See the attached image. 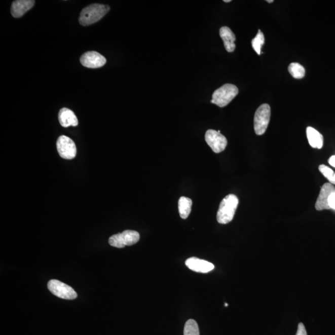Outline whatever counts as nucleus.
Returning a JSON list of instances; mask_svg holds the SVG:
<instances>
[{
  "instance_id": "1",
  "label": "nucleus",
  "mask_w": 335,
  "mask_h": 335,
  "mask_svg": "<svg viewBox=\"0 0 335 335\" xmlns=\"http://www.w3.org/2000/svg\"><path fill=\"white\" fill-rule=\"evenodd\" d=\"M108 5L92 4L85 7L80 13L79 22L82 26H89L99 21L109 12Z\"/></svg>"
},
{
  "instance_id": "2",
  "label": "nucleus",
  "mask_w": 335,
  "mask_h": 335,
  "mask_svg": "<svg viewBox=\"0 0 335 335\" xmlns=\"http://www.w3.org/2000/svg\"><path fill=\"white\" fill-rule=\"evenodd\" d=\"M239 203V199L237 196L229 195L226 196L221 201L217 211L218 222L221 224L231 222L233 220Z\"/></svg>"
},
{
  "instance_id": "3",
  "label": "nucleus",
  "mask_w": 335,
  "mask_h": 335,
  "mask_svg": "<svg viewBox=\"0 0 335 335\" xmlns=\"http://www.w3.org/2000/svg\"><path fill=\"white\" fill-rule=\"evenodd\" d=\"M239 94V89L233 84H226L217 90L212 95L211 102L218 107H224L228 105Z\"/></svg>"
},
{
  "instance_id": "4",
  "label": "nucleus",
  "mask_w": 335,
  "mask_h": 335,
  "mask_svg": "<svg viewBox=\"0 0 335 335\" xmlns=\"http://www.w3.org/2000/svg\"><path fill=\"white\" fill-rule=\"evenodd\" d=\"M271 118V107L269 104L261 105L256 110L254 117V129L256 134H264L269 125Z\"/></svg>"
},
{
  "instance_id": "5",
  "label": "nucleus",
  "mask_w": 335,
  "mask_h": 335,
  "mask_svg": "<svg viewBox=\"0 0 335 335\" xmlns=\"http://www.w3.org/2000/svg\"><path fill=\"white\" fill-rule=\"evenodd\" d=\"M140 240V235L134 231H125L122 233L116 234L109 239L110 245L118 248H123L126 246H131L137 243Z\"/></svg>"
},
{
  "instance_id": "6",
  "label": "nucleus",
  "mask_w": 335,
  "mask_h": 335,
  "mask_svg": "<svg viewBox=\"0 0 335 335\" xmlns=\"http://www.w3.org/2000/svg\"><path fill=\"white\" fill-rule=\"evenodd\" d=\"M48 287L54 295L63 300H73L77 297V293L73 288L56 279L50 281Z\"/></svg>"
},
{
  "instance_id": "7",
  "label": "nucleus",
  "mask_w": 335,
  "mask_h": 335,
  "mask_svg": "<svg viewBox=\"0 0 335 335\" xmlns=\"http://www.w3.org/2000/svg\"><path fill=\"white\" fill-rule=\"evenodd\" d=\"M205 140L215 154H219L225 150L228 143L224 135L212 129H209L206 132Z\"/></svg>"
},
{
  "instance_id": "8",
  "label": "nucleus",
  "mask_w": 335,
  "mask_h": 335,
  "mask_svg": "<svg viewBox=\"0 0 335 335\" xmlns=\"http://www.w3.org/2000/svg\"><path fill=\"white\" fill-rule=\"evenodd\" d=\"M57 149L59 156L66 160L73 159L77 156L76 143L70 137L61 135L57 141Z\"/></svg>"
},
{
  "instance_id": "9",
  "label": "nucleus",
  "mask_w": 335,
  "mask_h": 335,
  "mask_svg": "<svg viewBox=\"0 0 335 335\" xmlns=\"http://www.w3.org/2000/svg\"><path fill=\"white\" fill-rule=\"evenodd\" d=\"M80 62L85 67L98 68L102 67L106 63V59L102 55L95 51L86 52L80 58Z\"/></svg>"
},
{
  "instance_id": "10",
  "label": "nucleus",
  "mask_w": 335,
  "mask_h": 335,
  "mask_svg": "<svg viewBox=\"0 0 335 335\" xmlns=\"http://www.w3.org/2000/svg\"><path fill=\"white\" fill-rule=\"evenodd\" d=\"M185 264L189 269L197 273H207L214 269V265L211 263L196 257H190Z\"/></svg>"
},
{
  "instance_id": "11",
  "label": "nucleus",
  "mask_w": 335,
  "mask_h": 335,
  "mask_svg": "<svg viewBox=\"0 0 335 335\" xmlns=\"http://www.w3.org/2000/svg\"><path fill=\"white\" fill-rule=\"evenodd\" d=\"M334 193H335V188L333 184H324L321 187L319 196H318L316 204H315V209L317 210L330 209L328 206V198L329 196Z\"/></svg>"
},
{
  "instance_id": "12",
  "label": "nucleus",
  "mask_w": 335,
  "mask_h": 335,
  "mask_svg": "<svg viewBox=\"0 0 335 335\" xmlns=\"http://www.w3.org/2000/svg\"><path fill=\"white\" fill-rule=\"evenodd\" d=\"M35 4L34 0H17L13 2L11 13L14 18H18L31 9Z\"/></svg>"
},
{
  "instance_id": "13",
  "label": "nucleus",
  "mask_w": 335,
  "mask_h": 335,
  "mask_svg": "<svg viewBox=\"0 0 335 335\" xmlns=\"http://www.w3.org/2000/svg\"><path fill=\"white\" fill-rule=\"evenodd\" d=\"M59 121L63 127H76L79 125V120L75 113L68 108H62L59 113Z\"/></svg>"
},
{
  "instance_id": "14",
  "label": "nucleus",
  "mask_w": 335,
  "mask_h": 335,
  "mask_svg": "<svg viewBox=\"0 0 335 335\" xmlns=\"http://www.w3.org/2000/svg\"><path fill=\"white\" fill-rule=\"evenodd\" d=\"M219 34L221 40L224 41V47L228 52H233L236 46L235 41L236 40L234 32L229 27H221L219 30Z\"/></svg>"
},
{
  "instance_id": "15",
  "label": "nucleus",
  "mask_w": 335,
  "mask_h": 335,
  "mask_svg": "<svg viewBox=\"0 0 335 335\" xmlns=\"http://www.w3.org/2000/svg\"><path fill=\"white\" fill-rule=\"evenodd\" d=\"M307 139L312 148L320 149L323 145V137L316 129L307 127L306 129Z\"/></svg>"
},
{
  "instance_id": "16",
  "label": "nucleus",
  "mask_w": 335,
  "mask_h": 335,
  "mask_svg": "<svg viewBox=\"0 0 335 335\" xmlns=\"http://www.w3.org/2000/svg\"><path fill=\"white\" fill-rule=\"evenodd\" d=\"M193 201L190 198L187 197H181L178 201V210L180 217L185 219L190 215L192 211Z\"/></svg>"
},
{
  "instance_id": "17",
  "label": "nucleus",
  "mask_w": 335,
  "mask_h": 335,
  "mask_svg": "<svg viewBox=\"0 0 335 335\" xmlns=\"http://www.w3.org/2000/svg\"><path fill=\"white\" fill-rule=\"evenodd\" d=\"M288 70L293 78L296 79H301L305 76V68L298 63H290L288 67Z\"/></svg>"
},
{
  "instance_id": "18",
  "label": "nucleus",
  "mask_w": 335,
  "mask_h": 335,
  "mask_svg": "<svg viewBox=\"0 0 335 335\" xmlns=\"http://www.w3.org/2000/svg\"><path fill=\"white\" fill-rule=\"evenodd\" d=\"M265 43V37L264 33L261 32V30H258V32L256 37L251 41V45L253 49L256 52L257 55L261 54V49L262 46Z\"/></svg>"
},
{
  "instance_id": "19",
  "label": "nucleus",
  "mask_w": 335,
  "mask_h": 335,
  "mask_svg": "<svg viewBox=\"0 0 335 335\" xmlns=\"http://www.w3.org/2000/svg\"><path fill=\"white\" fill-rule=\"evenodd\" d=\"M184 335H199V329L195 320H188L185 324Z\"/></svg>"
},
{
  "instance_id": "20",
  "label": "nucleus",
  "mask_w": 335,
  "mask_h": 335,
  "mask_svg": "<svg viewBox=\"0 0 335 335\" xmlns=\"http://www.w3.org/2000/svg\"><path fill=\"white\" fill-rule=\"evenodd\" d=\"M321 173L331 184H335V173L331 168H329L325 165H321L318 167Z\"/></svg>"
},
{
  "instance_id": "21",
  "label": "nucleus",
  "mask_w": 335,
  "mask_h": 335,
  "mask_svg": "<svg viewBox=\"0 0 335 335\" xmlns=\"http://www.w3.org/2000/svg\"><path fill=\"white\" fill-rule=\"evenodd\" d=\"M295 335H307L305 326L303 323L299 324L297 333Z\"/></svg>"
},
{
  "instance_id": "22",
  "label": "nucleus",
  "mask_w": 335,
  "mask_h": 335,
  "mask_svg": "<svg viewBox=\"0 0 335 335\" xmlns=\"http://www.w3.org/2000/svg\"><path fill=\"white\" fill-rule=\"evenodd\" d=\"M329 208L335 210V193L331 194L328 198Z\"/></svg>"
},
{
  "instance_id": "23",
  "label": "nucleus",
  "mask_w": 335,
  "mask_h": 335,
  "mask_svg": "<svg viewBox=\"0 0 335 335\" xmlns=\"http://www.w3.org/2000/svg\"><path fill=\"white\" fill-rule=\"evenodd\" d=\"M329 164L335 168V156H331L328 160Z\"/></svg>"
},
{
  "instance_id": "24",
  "label": "nucleus",
  "mask_w": 335,
  "mask_h": 335,
  "mask_svg": "<svg viewBox=\"0 0 335 335\" xmlns=\"http://www.w3.org/2000/svg\"><path fill=\"white\" fill-rule=\"evenodd\" d=\"M268 3H269V4H271V3H273L274 1L273 0H267V1Z\"/></svg>"
},
{
  "instance_id": "25",
  "label": "nucleus",
  "mask_w": 335,
  "mask_h": 335,
  "mask_svg": "<svg viewBox=\"0 0 335 335\" xmlns=\"http://www.w3.org/2000/svg\"><path fill=\"white\" fill-rule=\"evenodd\" d=\"M231 2H232L231 0H224V2H226V3H229Z\"/></svg>"
}]
</instances>
